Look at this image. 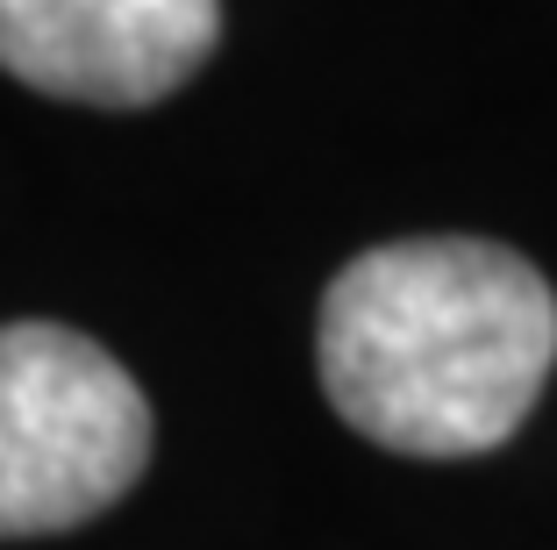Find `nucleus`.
Wrapping results in <instances>:
<instances>
[{"label":"nucleus","instance_id":"obj_1","mask_svg":"<svg viewBox=\"0 0 557 550\" xmlns=\"http://www.w3.org/2000/svg\"><path fill=\"white\" fill-rule=\"evenodd\" d=\"M557 365V293L508 243L408 236L329 279L322 387L358 437L400 457L508 443Z\"/></svg>","mask_w":557,"mask_h":550},{"label":"nucleus","instance_id":"obj_2","mask_svg":"<svg viewBox=\"0 0 557 550\" xmlns=\"http://www.w3.org/2000/svg\"><path fill=\"white\" fill-rule=\"evenodd\" d=\"M150 465V401L94 337L0 329V536H58L115 508Z\"/></svg>","mask_w":557,"mask_h":550},{"label":"nucleus","instance_id":"obj_3","mask_svg":"<svg viewBox=\"0 0 557 550\" xmlns=\"http://www.w3.org/2000/svg\"><path fill=\"white\" fill-rule=\"evenodd\" d=\"M222 44V0H0V72L50 100L150 108Z\"/></svg>","mask_w":557,"mask_h":550}]
</instances>
